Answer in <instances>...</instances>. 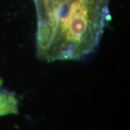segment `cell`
Segmentation results:
<instances>
[{
    "label": "cell",
    "instance_id": "obj_1",
    "mask_svg": "<svg viewBox=\"0 0 130 130\" xmlns=\"http://www.w3.org/2000/svg\"><path fill=\"white\" fill-rule=\"evenodd\" d=\"M111 0H32L36 55L47 62L79 60L96 50Z\"/></svg>",
    "mask_w": 130,
    "mask_h": 130
},
{
    "label": "cell",
    "instance_id": "obj_2",
    "mask_svg": "<svg viewBox=\"0 0 130 130\" xmlns=\"http://www.w3.org/2000/svg\"><path fill=\"white\" fill-rule=\"evenodd\" d=\"M18 113V101L11 92L0 90V116L17 114Z\"/></svg>",
    "mask_w": 130,
    "mask_h": 130
}]
</instances>
